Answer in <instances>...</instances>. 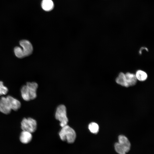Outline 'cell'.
<instances>
[{
	"label": "cell",
	"mask_w": 154,
	"mask_h": 154,
	"mask_svg": "<svg viewBox=\"0 0 154 154\" xmlns=\"http://www.w3.org/2000/svg\"><path fill=\"white\" fill-rule=\"evenodd\" d=\"M41 6L44 11H49L52 10L54 7V4L52 0H42Z\"/></svg>",
	"instance_id": "obj_11"
},
{
	"label": "cell",
	"mask_w": 154,
	"mask_h": 154,
	"mask_svg": "<svg viewBox=\"0 0 154 154\" xmlns=\"http://www.w3.org/2000/svg\"><path fill=\"white\" fill-rule=\"evenodd\" d=\"M37 126L36 121L31 117L24 118L21 122V128L22 130L31 133L35 131Z\"/></svg>",
	"instance_id": "obj_5"
},
{
	"label": "cell",
	"mask_w": 154,
	"mask_h": 154,
	"mask_svg": "<svg viewBox=\"0 0 154 154\" xmlns=\"http://www.w3.org/2000/svg\"><path fill=\"white\" fill-rule=\"evenodd\" d=\"M135 75L137 80L141 81L145 80L147 77V74L145 72L140 70L136 72Z\"/></svg>",
	"instance_id": "obj_13"
},
{
	"label": "cell",
	"mask_w": 154,
	"mask_h": 154,
	"mask_svg": "<svg viewBox=\"0 0 154 154\" xmlns=\"http://www.w3.org/2000/svg\"><path fill=\"white\" fill-rule=\"evenodd\" d=\"M114 147L116 151L119 154H125V152L119 143L115 144Z\"/></svg>",
	"instance_id": "obj_15"
},
{
	"label": "cell",
	"mask_w": 154,
	"mask_h": 154,
	"mask_svg": "<svg viewBox=\"0 0 154 154\" xmlns=\"http://www.w3.org/2000/svg\"><path fill=\"white\" fill-rule=\"evenodd\" d=\"M6 97L9 101L11 110L17 111L20 108L21 104L19 101L10 96Z\"/></svg>",
	"instance_id": "obj_8"
},
{
	"label": "cell",
	"mask_w": 154,
	"mask_h": 154,
	"mask_svg": "<svg viewBox=\"0 0 154 154\" xmlns=\"http://www.w3.org/2000/svg\"><path fill=\"white\" fill-rule=\"evenodd\" d=\"M38 87L37 84L34 82H27L21 89V95L25 101H29L35 99L37 96V90Z\"/></svg>",
	"instance_id": "obj_1"
},
{
	"label": "cell",
	"mask_w": 154,
	"mask_h": 154,
	"mask_svg": "<svg viewBox=\"0 0 154 154\" xmlns=\"http://www.w3.org/2000/svg\"><path fill=\"white\" fill-rule=\"evenodd\" d=\"M32 138L31 133L26 131L23 130L21 133L19 139L22 143L27 144L31 141Z\"/></svg>",
	"instance_id": "obj_9"
},
{
	"label": "cell",
	"mask_w": 154,
	"mask_h": 154,
	"mask_svg": "<svg viewBox=\"0 0 154 154\" xmlns=\"http://www.w3.org/2000/svg\"><path fill=\"white\" fill-rule=\"evenodd\" d=\"M116 81L117 84L122 86L126 87H129L126 80L125 74L123 72L119 73L116 79Z\"/></svg>",
	"instance_id": "obj_12"
},
{
	"label": "cell",
	"mask_w": 154,
	"mask_h": 154,
	"mask_svg": "<svg viewBox=\"0 0 154 154\" xmlns=\"http://www.w3.org/2000/svg\"><path fill=\"white\" fill-rule=\"evenodd\" d=\"M11 109L9 101L7 98L3 96L0 98V112L5 114H9Z\"/></svg>",
	"instance_id": "obj_6"
},
{
	"label": "cell",
	"mask_w": 154,
	"mask_h": 154,
	"mask_svg": "<svg viewBox=\"0 0 154 154\" xmlns=\"http://www.w3.org/2000/svg\"><path fill=\"white\" fill-rule=\"evenodd\" d=\"M8 91V88L4 85L3 82L0 81V96L6 94Z\"/></svg>",
	"instance_id": "obj_16"
},
{
	"label": "cell",
	"mask_w": 154,
	"mask_h": 154,
	"mask_svg": "<svg viewBox=\"0 0 154 154\" xmlns=\"http://www.w3.org/2000/svg\"><path fill=\"white\" fill-rule=\"evenodd\" d=\"M55 117L60 122V125L62 127L67 125L68 120L66 115V108L64 105H60L57 107Z\"/></svg>",
	"instance_id": "obj_4"
},
{
	"label": "cell",
	"mask_w": 154,
	"mask_h": 154,
	"mask_svg": "<svg viewBox=\"0 0 154 154\" xmlns=\"http://www.w3.org/2000/svg\"><path fill=\"white\" fill-rule=\"evenodd\" d=\"M88 127L90 131L94 134L97 133L99 131V126L95 122H92L90 123L88 125Z\"/></svg>",
	"instance_id": "obj_14"
},
{
	"label": "cell",
	"mask_w": 154,
	"mask_h": 154,
	"mask_svg": "<svg viewBox=\"0 0 154 154\" xmlns=\"http://www.w3.org/2000/svg\"><path fill=\"white\" fill-rule=\"evenodd\" d=\"M21 47L17 46L14 49L15 56L19 58H23L29 56L32 53L33 47L31 42L29 40L24 39L19 41Z\"/></svg>",
	"instance_id": "obj_2"
},
{
	"label": "cell",
	"mask_w": 154,
	"mask_h": 154,
	"mask_svg": "<svg viewBox=\"0 0 154 154\" xmlns=\"http://www.w3.org/2000/svg\"><path fill=\"white\" fill-rule=\"evenodd\" d=\"M118 143L122 147L126 153L128 152L130 149L131 144L127 138L125 136L119 135L118 136Z\"/></svg>",
	"instance_id": "obj_7"
},
{
	"label": "cell",
	"mask_w": 154,
	"mask_h": 154,
	"mask_svg": "<svg viewBox=\"0 0 154 154\" xmlns=\"http://www.w3.org/2000/svg\"><path fill=\"white\" fill-rule=\"evenodd\" d=\"M59 134L62 141L70 143H74L76 137V134L74 130L67 125L62 127Z\"/></svg>",
	"instance_id": "obj_3"
},
{
	"label": "cell",
	"mask_w": 154,
	"mask_h": 154,
	"mask_svg": "<svg viewBox=\"0 0 154 154\" xmlns=\"http://www.w3.org/2000/svg\"><path fill=\"white\" fill-rule=\"evenodd\" d=\"M125 76L129 86H133L136 84L137 80L135 74L127 72L125 74Z\"/></svg>",
	"instance_id": "obj_10"
}]
</instances>
